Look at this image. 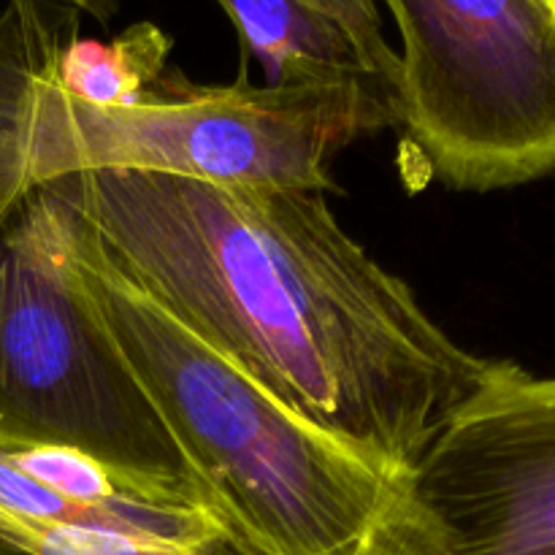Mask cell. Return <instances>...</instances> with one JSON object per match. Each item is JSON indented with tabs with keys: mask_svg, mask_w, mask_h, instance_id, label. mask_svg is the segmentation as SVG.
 <instances>
[{
	"mask_svg": "<svg viewBox=\"0 0 555 555\" xmlns=\"http://www.w3.org/2000/svg\"><path fill=\"white\" fill-rule=\"evenodd\" d=\"M41 188L184 328L399 477L499 363L461 347L323 193L130 171Z\"/></svg>",
	"mask_w": 555,
	"mask_h": 555,
	"instance_id": "6da1fadb",
	"label": "cell"
},
{
	"mask_svg": "<svg viewBox=\"0 0 555 555\" xmlns=\"http://www.w3.org/2000/svg\"><path fill=\"white\" fill-rule=\"evenodd\" d=\"M79 16L60 0L0 9V220L41 184L85 171L325 195L347 146L399 122L396 90L377 76L193 85L168 70L130 106H90L54 81Z\"/></svg>",
	"mask_w": 555,
	"mask_h": 555,
	"instance_id": "7a4b0ae2",
	"label": "cell"
},
{
	"mask_svg": "<svg viewBox=\"0 0 555 555\" xmlns=\"http://www.w3.org/2000/svg\"><path fill=\"white\" fill-rule=\"evenodd\" d=\"M65 211L81 296L204 482L238 555H361L406 477L334 437L184 328Z\"/></svg>",
	"mask_w": 555,
	"mask_h": 555,
	"instance_id": "3957f363",
	"label": "cell"
},
{
	"mask_svg": "<svg viewBox=\"0 0 555 555\" xmlns=\"http://www.w3.org/2000/svg\"><path fill=\"white\" fill-rule=\"evenodd\" d=\"M43 444L81 450L144 496L217 520L193 464L76 285L63 206L36 188L0 220V455Z\"/></svg>",
	"mask_w": 555,
	"mask_h": 555,
	"instance_id": "277c9868",
	"label": "cell"
},
{
	"mask_svg": "<svg viewBox=\"0 0 555 555\" xmlns=\"http://www.w3.org/2000/svg\"><path fill=\"white\" fill-rule=\"evenodd\" d=\"M401 38L396 128L428 177L493 193L555 171V16L534 0H383Z\"/></svg>",
	"mask_w": 555,
	"mask_h": 555,
	"instance_id": "5b68a950",
	"label": "cell"
},
{
	"mask_svg": "<svg viewBox=\"0 0 555 555\" xmlns=\"http://www.w3.org/2000/svg\"><path fill=\"white\" fill-rule=\"evenodd\" d=\"M361 555H555V377L499 361Z\"/></svg>",
	"mask_w": 555,
	"mask_h": 555,
	"instance_id": "8992f818",
	"label": "cell"
},
{
	"mask_svg": "<svg viewBox=\"0 0 555 555\" xmlns=\"http://www.w3.org/2000/svg\"><path fill=\"white\" fill-rule=\"evenodd\" d=\"M217 3L231 16L242 47L260 63L266 85L374 76L352 38L307 0H217Z\"/></svg>",
	"mask_w": 555,
	"mask_h": 555,
	"instance_id": "52a82bcc",
	"label": "cell"
},
{
	"mask_svg": "<svg viewBox=\"0 0 555 555\" xmlns=\"http://www.w3.org/2000/svg\"><path fill=\"white\" fill-rule=\"evenodd\" d=\"M171 38L152 22H135L114 41L70 38L54 65L65 95L90 106H130L168 74Z\"/></svg>",
	"mask_w": 555,
	"mask_h": 555,
	"instance_id": "ba28073f",
	"label": "cell"
},
{
	"mask_svg": "<svg viewBox=\"0 0 555 555\" xmlns=\"http://www.w3.org/2000/svg\"><path fill=\"white\" fill-rule=\"evenodd\" d=\"M0 555H238L228 542L201 547H177L135 540L90 526L38 524L0 515Z\"/></svg>",
	"mask_w": 555,
	"mask_h": 555,
	"instance_id": "9c48e42d",
	"label": "cell"
},
{
	"mask_svg": "<svg viewBox=\"0 0 555 555\" xmlns=\"http://www.w3.org/2000/svg\"><path fill=\"white\" fill-rule=\"evenodd\" d=\"M3 459L14 469H20L22 475L36 480L38 486L57 493L65 502L79 504V507H117V504L125 502H157V499L135 491L130 482H125L106 464L74 448L43 444V448H25L16 450V453H5Z\"/></svg>",
	"mask_w": 555,
	"mask_h": 555,
	"instance_id": "30bf717a",
	"label": "cell"
},
{
	"mask_svg": "<svg viewBox=\"0 0 555 555\" xmlns=\"http://www.w3.org/2000/svg\"><path fill=\"white\" fill-rule=\"evenodd\" d=\"M307 3L314 5L328 20H334L352 38L366 68L396 90L399 54L385 41L379 0H307Z\"/></svg>",
	"mask_w": 555,
	"mask_h": 555,
	"instance_id": "8fae6325",
	"label": "cell"
},
{
	"mask_svg": "<svg viewBox=\"0 0 555 555\" xmlns=\"http://www.w3.org/2000/svg\"><path fill=\"white\" fill-rule=\"evenodd\" d=\"M60 3L70 5V9H76L79 14L90 16V20L95 22H112L114 16L119 14V9H122V0H60Z\"/></svg>",
	"mask_w": 555,
	"mask_h": 555,
	"instance_id": "7c38bea8",
	"label": "cell"
},
{
	"mask_svg": "<svg viewBox=\"0 0 555 555\" xmlns=\"http://www.w3.org/2000/svg\"><path fill=\"white\" fill-rule=\"evenodd\" d=\"M534 3L540 5V9H545L551 16H555V0H534Z\"/></svg>",
	"mask_w": 555,
	"mask_h": 555,
	"instance_id": "4fadbf2b",
	"label": "cell"
}]
</instances>
